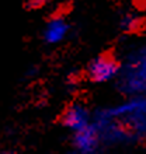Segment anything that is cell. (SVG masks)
Here are the masks:
<instances>
[{
    "label": "cell",
    "instance_id": "6da1fadb",
    "mask_svg": "<svg viewBox=\"0 0 146 154\" xmlns=\"http://www.w3.org/2000/svg\"><path fill=\"white\" fill-rule=\"evenodd\" d=\"M108 116H129L136 133H146V98H135L110 111Z\"/></svg>",
    "mask_w": 146,
    "mask_h": 154
},
{
    "label": "cell",
    "instance_id": "7a4b0ae2",
    "mask_svg": "<svg viewBox=\"0 0 146 154\" xmlns=\"http://www.w3.org/2000/svg\"><path fill=\"white\" fill-rule=\"evenodd\" d=\"M118 70H119V65L113 56L100 55L89 63L87 76L94 83H106L117 76Z\"/></svg>",
    "mask_w": 146,
    "mask_h": 154
},
{
    "label": "cell",
    "instance_id": "3957f363",
    "mask_svg": "<svg viewBox=\"0 0 146 154\" xmlns=\"http://www.w3.org/2000/svg\"><path fill=\"white\" fill-rule=\"evenodd\" d=\"M75 150L80 154H96L100 147V134L97 129L90 123L87 128L73 134Z\"/></svg>",
    "mask_w": 146,
    "mask_h": 154
},
{
    "label": "cell",
    "instance_id": "277c9868",
    "mask_svg": "<svg viewBox=\"0 0 146 154\" xmlns=\"http://www.w3.org/2000/svg\"><path fill=\"white\" fill-rule=\"evenodd\" d=\"M70 32V25L65 17H51L45 24L42 31V38L48 45H58L63 42Z\"/></svg>",
    "mask_w": 146,
    "mask_h": 154
},
{
    "label": "cell",
    "instance_id": "5b68a950",
    "mask_svg": "<svg viewBox=\"0 0 146 154\" xmlns=\"http://www.w3.org/2000/svg\"><path fill=\"white\" fill-rule=\"evenodd\" d=\"M125 81L128 91L146 90V52L138 55L131 63V72L125 73Z\"/></svg>",
    "mask_w": 146,
    "mask_h": 154
},
{
    "label": "cell",
    "instance_id": "8992f818",
    "mask_svg": "<svg viewBox=\"0 0 146 154\" xmlns=\"http://www.w3.org/2000/svg\"><path fill=\"white\" fill-rule=\"evenodd\" d=\"M62 125L72 132H79L90 125V114L80 104H73L62 115Z\"/></svg>",
    "mask_w": 146,
    "mask_h": 154
},
{
    "label": "cell",
    "instance_id": "52a82bcc",
    "mask_svg": "<svg viewBox=\"0 0 146 154\" xmlns=\"http://www.w3.org/2000/svg\"><path fill=\"white\" fill-rule=\"evenodd\" d=\"M142 20L141 17L134 14V13H128L121 18V28L125 31V32H134L139 28Z\"/></svg>",
    "mask_w": 146,
    "mask_h": 154
},
{
    "label": "cell",
    "instance_id": "ba28073f",
    "mask_svg": "<svg viewBox=\"0 0 146 154\" xmlns=\"http://www.w3.org/2000/svg\"><path fill=\"white\" fill-rule=\"evenodd\" d=\"M49 2H52V0H27V6L30 8H38L45 6V4H48Z\"/></svg>",
    "mask_w": 146,
    "mask_h": 154
},
{
    "label": "cell",
    "instance_id": "9c48e42d",
    "mask_svg": "<svg viewBox=\"0 0 146 154\" xmlns=\"http://www.w3.org/2000/svg\"><path fill=\"white\" fill-rule=\"evenodd\" d=\"M2 154H16V153H13V151H6V153H2Z\"/></svg>",
    "mask_w": 146,
    "mask_h": 154
},
{
    "label": "cell",
    "instance_id": "30bf717a",
    "mask_svg": "<svg viewBox=\"0 0 146 154\" xmlns=\"http://www.w3.org/2000/svg\"><path fill=\"white\" fill-rule=\"evenodd\" d=\"M69 154H80V153H77V151L75 150V151H72V153H69Z\"/></svg>",
    "mask_w": 146,
    "mask_h": 154
}]
</instances>
